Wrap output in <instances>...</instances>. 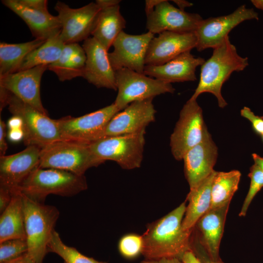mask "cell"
I'll list each match as a JSON object with an SVG mask.
<instances>
[{
  "mask_svg": "<svg viewBox=\"0 0 263 263\" xmlns=\"http://www.w3.org/2000/svg\"><path fill=\"white\" fill-rule=\"evenodd\" d=\"M65 45L60 38V34L49 38L26 56L19 71L54 63L60 56Z\"/></svg>",
  "mask_w": 263,
  "mask_h": 263,
  "instance_id": "obj_29",
  "label": "cell"
},
{
  "mask_svg": "<svg viewBox=\"0 0 263 263\" xmlns=\"http://www.w3.org/2000/svg\"><path fill=\"white\" fill-rule=\"evenodd\" d=\"M79 46L78 43L65 44L58 59L48 65V70L55 73L60 81L68 80L70 60Z\"/></svg>",
  "mask_w": 263,
  "mask_h": 263,
  "instance_id": "obj_32",
  "label": "cell"
},
{
  "mask_svg": "<svg viewBox=\"0 0 263 263\" xmlns=\"http://www.w3.org/2000/svg\"><path fill=\"white\" fill-rule=\"evenodd\" d=\"M211 136L205 123L203 111L196 100L189 99L184 105L170 137L174 158L183 160L190 149Z\"/></svg>",
  "mask_w": 263,
  "mask_h": 263,
  "instance_id": "obj_8",
  "label": "cell"
},
{
  "mask_svg": "<svg viewBox=\"0 0 263 263\" xmlns=\"http://www.w3.org/2000/svg\"><path fill=\"white\" fill-rule=\"evenodd\" d=\"M4 263H37L27 254V252L18 258Z\"/></svg>",
  "mask_w": 263,
  "mask_h": 263,
  "instance_id": "obj_47",
  "label": "cell"
},
{
  "mask_svg": "<svg viewBox=\"0 0 263 263\" xmlns=\"http://www.w3.org/2000/svg\"><path fill=\"white\" fill-rule=\"evenodd\" d=\"M21 194L27 254L37 263H43L59 212L55 206L36 202Z\"/></svg>",
  "mask_w": 263,
  "mask_h": 263,
  "instance_id": "obj_5",
  "label": "cell"
},
{
  "mask_svg": "<svg viewBox=\"0 0 263 263\" xmlns=\"http://www.w3.org/2000/svg\"><path fill=\"white\" fill-rule=\"evenodd\" d=\"M7 127L8 129H23L22 121L19 117L13 115L8 121Z\"/></svg>",
  "mask_w": 263,
  "mask_h": 263,
  "instance_id": "obj_43",
  "label": "cell"
},
{
  "mask_svg": "<svg viewBox=\"0 0 263 263\" xmlns=\"http://www.w3.org/2000/svg\"><path fill=\"white\" fill-rule=\"evenodd\" d=\"M254 164L257 165L263 171V157L256 153L252 154Z\"/></svg>",
  "mask_w": 263,
  "mask_h": 263,
  "instance_id": "obj_49",
  "label": "cell"
},
{
  "mask_svg": "<svg viewBox=\"0 0 263 263\" xmlns=\"http://www.w3.org/2000/svg\"><path fill=\"white\" fill-rule=\"evenodd\" d=\"M172 1L181 10L185 11V9L187 7L192 6L193 4L188 1L184 0H173Z\"/></svg>",
  "mask_w": 263,
  "mask_h": 263,
  "instance_id": "obj_48",
  "label": "cell"
},
{
  "mask_svg": "<svg viewBox=\"0 0 263 263\" xmlns=\"http://www.w3.org/2000/svg\"><path fill=\"white\" fill-rule=\"evenodd\" d=\"M181 260L183 263H201L191 250L186 252Z\"/></svg>",
  "mask_w": 263,
  "mask_h": 263,
  "instance_id": "obj_44",
  "label": "cell"
},
{
  "mask_svg": "<svg viewBox=\"0 0 263 263\" xmlns=\"http://www.w3.org/2000/svg\"><path fill=\"white\" fill-rule=\"evenodd\" d=\"M248 176L250 178V184L239 214L240 217H244L246 215L252 201L258 192L263 188V171L257 165L254 164L250 168Z\"/></svg>",
  "mask_w": 263,
  "mask_h": 263,
  "instance_id": "obj_34",
  "label": "cell"
},
{
  "mask_svg": "<svg viewBox=\"0 0 263 263\" xmlns=\"http://www.w3.org/2000/svg\"><path fill=\"white\" fill-rule=\"evenodd\" d=\"M248 65V58L238 54L227 36L201 66L199 81L190 99L196 100L201 94L209 93L216 97L220 108H225L227 103L222 94L223 85L232 73L242 71Z\"/></svg>",
  "mask_w": 263,
  "mask_h": 263,
  "instance_id": "obj_2",
  "label": "cell"
},
{
  "mask_svg": "<svg viewBox=\"0 0 263 263\" xmlns=\"http://www.w3.org/2000/svg\"><path fill=\"white\" fill-rule=\"evenodd\" d=\"M190 51L186 52L160 65H146L144 74L168 83L193 81L196 80V68L205 62Z\"/></svg>",
  "mask_w": 263,
  "mask_h": 263,
  "instance_id": "obj_22",
  "label": "cell"
},
{
  "mask_svg": "<svg viewBox=\"0 0 263 263\" xmlns=\"http://www.w3.org/2000/svg\"><path fill=\"white\" fill-rule=\"evenodd\" d=\"M0 111L8 106L13 115L23 122V139L27 146L40 148L56 141L62 140L56 119L50 118L7 90L0 88Z\"/></svg>",
  "mask_w": 263,
  "mask_h": 263,
  "instance_id": "obj_4",
  "label": "cell"
},
{
  "mask_svg": "<svg viewBox=\"0 0 263 263\" xmlns=\"http://www.w3.org/2000/svg\"><path fill=\"white\" fill-rule=\"evenodd\" d=\"M101 9L119 5V0H96L95 1Z\"/></svg>",
  "mask_w": 263,
  "mask_h": 263,
  "instance_id": "obj_45",
  "label": "cell"
},
{
  "mask_svg": "<svg viewBox=\"0 0 263 263\" xmlns=\"http://www.w3.org/2000/svg\"><path fill=\"white\" fill-rule=\"evenodd\" d=\"M48 251L58 255L63 259L64 263H108L86 256L76 248L67 246L63 243L59 235L55 230L53 232L48 245Z\"/></svg>",
  "mask_w": 263,
  "mask_h": 263,
  "instance_id": "obj_30",
  "label": "cell"
},
{
  "mask_svg": "<svg viewBox=\"0 0 263 263\" xmlns=\"http://www.w3.org/2000/svg\"><path fill=\"white\" fill-rule=\"evenodd\" d=\"M55 9L61 25L60 37L65 44L85 40L91 35L100 7L95 2L78 8H72L57 1Z\"/></svg>",
  "mask_w": 263,
  "mask_h": 263,
  "instance_id": "obj_12",
  "label": "cell"
},
{
  "mask_svg": "<svg viewBox=\"0 0 263 263\" xmlns=\"http://www.w3.org/2000/svg\"><path fill=\"white\" fill-rule=\"evenodd\" d=\"M82 47L86 55L82 77L98 88L116 91L115 71L110 63L108 51L93 37L84 40Z\"/></svg>",
  "mask_w": 263,
  "mask_h": 263,
  "instance_id": "obj_19",
  "label": "cell"
},
{
  "mask_svg": "<svg viewBox=\"0 0 263 263\" xmlns=\"http://www.w3.org/2000/svg\"><path fill=\"white\" fill-rule=\"evenodd\" d=\"M261 136H262V140H263V134Z\"/></svg>",
  "mask_w": 263,
  "mask_h": 263,
  "instance_id": "obj_51",
  "label": "cell"
},
{
  "mask_svg": "<svg viewBox=\"0 0 263 263\" xmlns=\"http://www.w3.org/2000/svg\"><path fill=\"white\" fill-rule=\"evenodd\" d=\"M121 111L113 103L78 117L56 119L62 140L90 144L103 137L109 122Z\"/></svg>",
  "mask_w": 263,
  "mask_h": 263,
  "instance_id": "obj_10",
  "label": "cell"
},
{
  "mask_svg": "<svg viewBox=\"0 0 263 263\" xmlns=\"http://www.w3.org/2000/svg\"><path fill=\"white\" fill-rule=\"evenodd\" d=\"M126 25L119 5L101 9L91 36L108 51Z\"/></svg>",
  "mask_w": 263,
  "mask_h": 263,
  "instance_id": "obj_25",
  "label": "cell"
},
{
  "mask_svg": "<svg viewBox=\"0 0 263 263\" xmlns=\"http://www.w3.org/2000/svg\"><path fill=\"white\" fill-rule=\"evenodd\" d=\"M46 40L35 38L32 41L20 43L1 42L0 77L18 72L26 56Z\"/></svg>",
  "mask_w": 263,
  "mask_h": 263,
  "instance_id": "obj_27",
  "label": "cell"
},
{
  "mask_svg": "<svg viewBox=\"0 0 263 263\" xmlns=\"http://www.w3.org/2000/svg\"><path fill=\"white\" fill-rule=\"evenodd\" d=\"M1 2L25 22L35 38L46 40L60 33L61 25L57 16L51 15L48 10L31 9L17 0H3Z\"/></svg>",
  "mask_w": 263,
  "mask_h": 263,
  "instance_id": "obj_23",
  "label": "cell"
},
{
  "mask_svg": "<svg viewBox=\"0 0 263 263\" xmlns=\"http://www.w3.org/2000/svg\"><path fill=\"white\" fill-rule=\"evenodd\" d=\"M146 16V28L154 35L165 31L194 32L203 19L199 14L181 10L167 0H163Z\"/></svg>",
  "mask_w": 263,
  "mask_h": 263,
  "instance_id": "obj_14",
  "label": "cell"
},
{
  "mask_svg": "<svg viewBox=\"0 0 263 263\" xmlns=\"http://www.w3.org/2000/svg\"><path fill=\"white\" fill-rule=\"evenodd\" d=\"M241 173L238 170L228 172L215 171L211 187L210 209L224 206L230 203L238 189Z\"/></svg>",
  "mask_w": 263,
  "mask_h": 263,
  "instance_id": "obj_28",
  "label": "cell"
},
{
  "mask_svg": "<svg viewBox=\"0 0 263 263\" xmlns=\"http://www.w3.org/2000/svg\"><path fill=\"white\" fill-rule=\"evenodd\" d=\"M153 98L133 102L116 114L109 122L103 137L133 134L145 130L155 118Z\"/></svg>",
  "mask_w": 263,
  "mask_h": 263,
  "instance_id": "obj_15",
  "label": "cell"
},
{
  "mask_svg": "<svg viewBox=\"0 0 263 263\" xmlns=\"http://www.w3.org/2000/svg\"><path fill=\"white\" fill-rule=\"evenodd\" d=\"M12 200L0 214V243L18 238L26 239L21 193L13 192Z\"/></svg>",
  "mask_w": 263,
  "mask_h": 263,
  "instance_id": "obj_26",
  "label": "cell"
},
{
  "mask_svg": "<svg viewBox=\"0 0 263 263\" xmlns=\"http://www.w3.org/2000/svg\"><path fill=\"white\" fill-rule=\"evenodd\" d=\"M186 201L161 218L149 224L143 234L142 255L145 259L164 258L182 259L191 250L192 230H184L182 221L186 209Z\"/></svg>",
  "mask_w": 263,
  "mask_h": 263,
  "instance_id": "obj_1",
  "label": "cell"
},
{
  "mask_svg": "<svg viewBox=\"0 0 263 263\" xmlns=\"http://www.w3.org/2000/svg\"><path fill=\"white\" fill-rule=\"evenodd\" d=\"M230 203L210 209L197 222L193 231L208 256L219 261V248Z\"/></svg>",
  "mask_w": 263,
  "mask_h": 263,
  "instance_id": "obj_21",
  "label": "cell"
},
{
  "mask_svg": "<svg viewBox=\"0 0 263 263\" xmlns=\"http://www.w3.org/2000/svg\"><path fill=\"white\" fill-rule=\"evenodd\" d=\"M241 115L248 119L251 123L252 129L256 134H263V117L256 115L247 107H244L240 112Z\"/></svg>",
  "mask_w": 263,
  "mask_h": 263,
  "instance_id": "obj_37",
  "label": "cell"
},
{
  "mask_svg": "<svg viewBox=\"0 0 263 263\" xmlns=\"http://www.w3.org/2000/svg\"><path fill=\"white\" fill-rule=\"evenodd\" d=\"M48 65H42L0 77V88L10 92L22 101L47 114L41 100L42 76Z\"/></svg>",
  "mask_w": 263,
  "mask_h": 263,
  "instance_id": "obj_16",
  "label": "cell"
},
{
  "mask_svg": "<svg viewBox=\"0 0 263 263\" xmlns=\"http://www.w3.org/2000/svg\"><path fill=\"white\" fill-rule=\"evenodd\" d=\"M195 32H163L150 42L146 57V65L165 64L179 55L190 51L197 46Z\"/></svg>",
  "mask_w": 263,
  "mask_h": 263,
  "instance_id": "obj_18",
  "label": "cell"
},
{
  "mask_svg": "<svg viewBox=\"0 0 263 263\" xmlns=\"http://www.w3.org/2000/svg\"><path fill=\"white\" fill-rule=\"evenodd\" d=\"M6 125L0 118V156L5 155L7 149V144L6 142Z\"/></svg>",
  "mask_w": 263,
  "mask_h": 263,
  "instance_id": "obj_40",
  "label": "cell"
},
{
  "mask_svg": "<svg viewBox=\"0 0 263 263\" xmlns=\"http://www.w3.org/2000/svg\"><path fill=\"white\" fill-rule=\"evenodd\" d=\"M22 5L27 7L43 11H48V1L46 0H17Z\"/></svg>",
  "mask_w": 263,
  "mask_h": 263,
  "instance_id": "obj_39",
  "label": "cell"
},
{
  "mask_svg": "<svg viewBox=\"0 0 263 263\" xmlns=\"http://www.w3.org/2000/svg\"><path fill=\"white\" fill-rule=\"evenodd\" d=\"M86 60V55L82 46L79 45L70 63L68 80L76 77H82Z\"/></svg>",
  "mask_w": 263,
  "mask_h": 263,
  "instance_id": "obj_35",
  "label": "cell"
},
{
  "mask_svg": "<svg viewBox=\"0 0 263 263\" xmlns=\"http://www.w3.org/2000/svg\"><path fill=\"white\" fill-rule=\"evenodd\" d=\"M163 0H145V11L146 16L151 12L155 7L160 3Z\"/></svg>",
  "mask_w": 263,
  "mask_h": 263,
  "instance_id": "obj_46",
  "label": "cell"
},
{
  "mask_svg": "<svg viewBox=\"0 0 263 263\" xmlns=\"http://www.w3.org/2000/svg\"><path fill=\"white\" fill-rule=\"evenodd\" d=\"M215 171L214 170L195 188L189 190L186 200L188 205L186 206L182 221L184 230H192L198 220L210 209L211 187Z\"/></svg>",
  "mask_w": 263,
  "mask_h": 263,
  "instance_id": "obj_24",
  "label": "cell"
},
{
  "mask_svg": "<svg viewBox=\"0 0 263 263\" xmlns=\"http://www.w3.org/2000/svg\"><path fill=\"white\" fill-rule=\"evenodd\" d=\"M251 1L256 8L263 10V0H252Z\"/></svg>",
  "mask_w": 263,
  "mask_h": 263,
  "instance_id": "obj_50",
  "label": "cell"
},
{
  "mask_svg": "<svg viewBox=\"0 0 263 263\" xmlns=\"http://www.w3.org/2000/svg\"><path fill=\"white\" fill-rule=\"evenodd\" d=\"M145 130L138 133L105 136L90 144L94 154L103 162H115L125 169L140 167L145 144Z\"/></svg>",
  "mask_w": 263,
  "mask_h": 263,
  "instance_id": "obj_7",
  "label": "cell"
},
{
  "mask_svg": "<svg viewBox=\"0 0 263 263\" xmlns=\"http://www.w3.org/2000/svg\"><path fill=\"white\" fill-rule=\"evenodd\" d=\"M8 138L9 140L14 143L19 142L24 137V132L23 129H8Z\"/></svg>",
  "mask_w": 263,
  "mask_h": 263,
  "instance_id": "obj_41",
  "label": "cell"
},
{
  "mask_svg": "<svg viewBox=\"0 0 263 263\" xmlns=\"http://www.w3.org/2000/svg\"><path fill=\"white\" fill-rule=\"evenodd\" d=\"M251 19H259L258 14L245 5L240 6L227 15L203 19L194 32L197 39L196 48L198 51L213 49L222 43L233 28Z\"/></svg>",
  "mask_w": 263,
  "mask_h": 263,
  "instance_id": "obj_11",
  "label": "cell"
},
{
  "mask_svg": "<svg viewBox=\"0 0 263 263\" xmlns=\"http://www.w3.org/2000/svg\"><path fill=\"white\" fill-rule=\"evenodd\" d=\"M143 246L142 235L129 233L120 239L118 243V250L124 258L132 260L142 255Z\"/></svg>",
  "mask_w": 263,
  "mask_h": 263,
  "instance_id": "obj_31",
  "label": "cell"
},
{
  "mask_svg": "<svg viewBox=\"0 0 263 263\" xmlns=\"http://www.w3.org/2000/svg\"><path fill=\"white\" fill-rule=\"evenodd\" d=\"M115 73L118 92L113 103L120 111L133 102L175 91L171 83L143 73L125 68L118 69Z\"/></svg>",
  "mask_w": 263,
  "mask_h": 263,
  "instance_id": "obj_9",
  "label": "cell"
},
{
  "mask_svg": "<svg viewBox=\"0 0 263 263\" xmlns=\"http://www.w3.org/2000/svg\"><path fill=\"white\" fill-rule=\"evenodd\" d=\"M87 188L84 175L38 167L25 179L17 190L36 202L44 204L48 195L72 196Z\"/></svg>",
  "mask_w": 263,
  "mask_h": 263,
  "instance_id": "obj_3",
  "label": "cell"
},
{
  "mask_svg": "<svg viewBox=\"0 0 263 263\" xmlns=\"http://www.w3.org/2000/svg\"><path fill=\"white\" fill-rule=\"evenodd\" d=\"M218 148L211 136L189 150L184 155V172L190 190L197 187L214 171Z\"/></svg>",
  "mask_w": 263,
  "mask_h": 263,
  "instance_id": "obj_20",
  "label": "cell"
},
{
  "mask_svg": "<svg viewBox=\"0 0 263 263\" xmlns=\"http://www.w3.org/2000/svg\"><path fill=\"white\" fill-rule=\"evenodd\" d=\"M140 263H183L181 259L175 258H164L158 259H144Z\"/></svg>",
  "mask_w": 263,
  "mask_h": 263,
  "instance_id": "obj_42",
  "label": "cell"
},
{
  "mask_svg": "<svg viewBox=\"0 0 263 263\" xmlns=\"http://www.w3.org/2000/svg\"><path fill=\"white\" fill-rule=\"evenodd\" d=\"M41 148L31 145L23 150L0 157V187L17 191L30 174L39 166Z\"/></svg>",
  "mask_w": 263,
  "mask_h": 263,
  "instance_id": "obj_17",
  "label": "cell"
},
{
  "mask_svg": "<svg viewBox=\"0 0 263 263\" xmlns=\"http://www.w3.org/2000/svg\"><path fill=\"white\" fill-rule=\"evenodd\" d=\"M28 251L26 239L7 240L0 243V263H4L18 258Z\"/></svg>",
  "mask_w": 263,
  "mask_h": 263,
  "instance_id": "obj_33",
  "label": "cell"
},
{
  "mask_svg": "<svg viewBox=\"0 0 263 263\" xmlns=\"http://www.w3.org/2000/svg\"><path fill=\"white\" fill-rule=\"evenodd\" d=\"M154 36L148 31L137 35L122 31L113 44V51L108 53L113 69L125 68L144 74L147 51Z\"/></svg>",
  "mask_w": 263,
  "mask_h": 263,
  "instance_id": "obj_13",
  "label": "cell"
},
{
  "mask_svg": "<svg viewBox=\"0 0 263 263\" xmlns=\"http://www.w3.org/2000/svg\"><path fill=\"white\" fill-rule=\"evenodd\" d=\"M191 250L201 263H225L222 260L214 261L210 258L193 230L191 236Z\"/></svg>",
  "mask_w": 263,
  "mask_h": 263,
  "instance_id": "obj_36",
  "label": "cell"
},
{
  "mask_svg": "<svg viewBox=\"0 0 263 263\" xmlns=\"http://www.w3.org/2000/svg\"><path fill=\"white\" fill-rule=\"evenodd\" d=\"M103 163L94 154L89 144L62 140L41 148L38 167L58 169L84 175L90 168Z\"/></svg>",
  "mask_w": 263,
  "mask_h": 263,
  "instance_id": "obj_6",
  "label": "cell"
},
{
  "mask_svg": "<svg viewBox=\"0 0 263 263\" xmlns=\"http://www.w3.org/2000/svg\"><path fill=\"white\" fill-rule=\"evenodd\" d=\"M13 193L10 189L0 187V213L1 214L9 206Z\"/></svg>",
  "mask_w": 263,
  "mask_h": 263,
  "instance_id": "obj_38",
  "label": "cell"
}]
</instances>
